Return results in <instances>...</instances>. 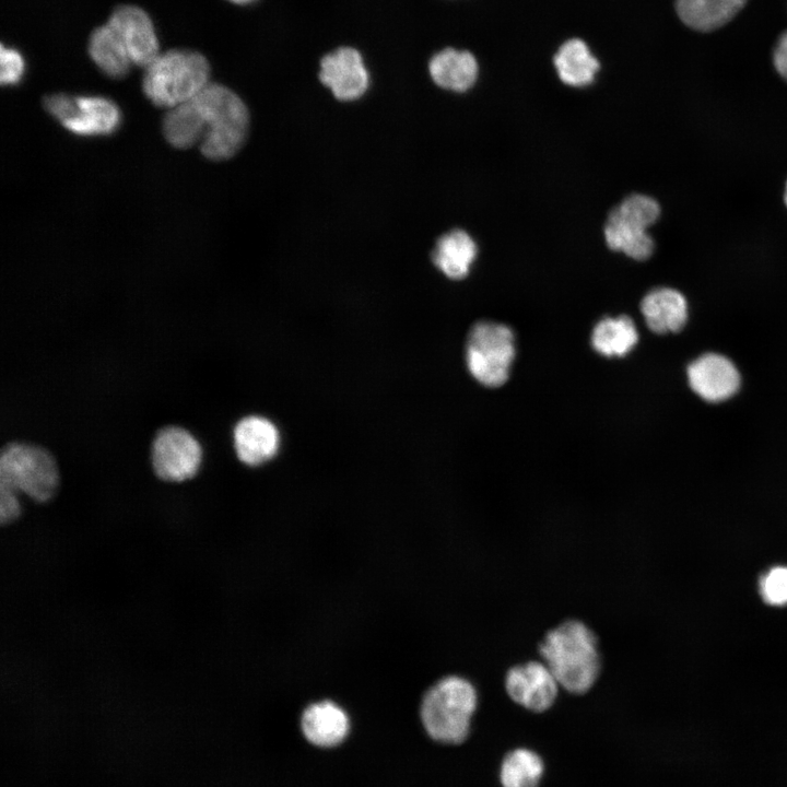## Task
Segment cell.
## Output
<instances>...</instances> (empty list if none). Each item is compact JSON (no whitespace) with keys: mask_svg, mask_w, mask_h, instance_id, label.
I'll use <instances>...</instances> for the list:
<instances>
[{"mask_svg":"<svg viewBox=\"0 0 787 787\" xmlns=\"http://www.w3.org/2000/svg\"><path fill=\"white\" fill-rule=\"evenodd\" d=\"M538 654L561 689L573 695L589 692L602 672L599 638L579 619L569 618L549 629L538 644Z\"/></svg>","mask_w":787,"mask_h":787,"instance_id":"obj_1","label":"cell"},{"mask_svg":"<svg viewBox=\"0 0 787 787\" xmlns=\"http://www.w3.org/2000/svg\"><path fill=\"white\" fill-rule=\"evenodd\" d=\"M479 704L474 683L466 676L448 672L421 693L416 718L422 732L444 745L462 743L469 736Z\"/></svg>","mask_w":787,"mask_h":787,"instance_id":"obj_2","label":"cell"},{"mask_svg":"<svg viewBox=\"0 0 787 787\" xmlns=\"http://www.w3.org/2000/svg\"><path fill=\"white\" fill-rule=\"evenodd\" d=\"M192 101L201 116V153L212 161L234 156L248 132L249 113L245 103L219 83H209Z\"/></svg>","mask_w":787,"mask_h":787,"instance_id":"obj_3","label":"cell"},{"mask_svg":"<svg viewBox=\"0 0 787 787\" xmlns=\"http://www.w3.org/2000/svg\"><path fill=\"white\" fill-rule=\"evenodd\" d=\"M209 79L210 64L201 52L173 48L144 68L142 91L153 105L171 109L198 95Z\"/></svg>","mask_w":787,"mask_h":787,"instance_id":"obj_4","label":"cell"},{"mask_svg":"<svg viewBox=\"0 0 787 787\" xmlns=\"http://www.w3.org/2000/svg\"><path fill=\"white\" fill-rule=\"evenodd\" d=\"M0 484L31 501H51L61 485V470L55 454L27 439H9L0 448Z\"/></svg>","mask_w":787,"mask_h":787,"instance_id":"obj_5","label":"cell"},{"mask_svg":"<svg viewBox=\"0 0 787 787\" xmlns=\"http://www.w3.org/2000/svg\"><path fill=\"white\" fill-rule=\"evenodd\" d=\"M660 205L644 193L625 197L609 213L603 233L607 246L634 260H646L655 250L648 228L660 216Z\"/></svg>","mask_w":787,"mask_h":787,"instance_id":"obj_6","label":"cell"},{"mask_svg":"<svg viewBox=\"0 0 787 787\" xmlns=\"http://www.w3.org/2000/svg\"><path fill=\"white\" fill-rule=\"evenodd\" d=\"M204 449L200 439L187 427L165 424L153 434L148 448L151 473L165 483L192 481L201 471Z\"/></svg>","mask_w":787,"mask_h":787,"instance_id":"obj_7","label":"cell"},{"mask_svg":"<svg viewBox=\"0 0 787 787\" xmlns=\"http://www.w3.org/2000/svg\"><path fill=\"white\" fill-rule=\"evenodd\" d=\"M515 356V340L509 327L479 321L466 343V363L470 374L488 387L502 386L508 378Z\"/></svg>","mask_w":787,"mask_h":787,"instance_id":"obj_8","label":"cell"},{"mask_svg":"<svg viewBox=\"0 0 787 787\" xmlns=\"http://www.w3.org/2000/svg\"><path fill=\"white\" fill-rule=\"evenodd\" d=\"M354 729L348 707L332 697H318L306 703L297 717L298 736L318 752H332L346 744Z\"/></svg>","mask_w":787,"mask_h":787,"instance_id":"obj_9","label":"cell"},{"mask_svg":"<svg viewBox=\"0 0 787 787\" xmlns=\"http://www.w3.org/2000/svg\"><path fill=\"white\" fill-rule=\"evenodd\" d=\"M508 697L531 713L549 710L561 689L554 674L541 659H529L510 666L503 680Z\"/></svg>","mask_w":787,"mask_h":787,"instance_id":"obj_10","label":"cell"},{"mask_svg":"<svg viewBox=\"0 0 787 787\" xmlns=\"http://www.w3.org/2000/svg\"><path fill=\"white\" fill-rule=\"evenodd\" d=\"M686 380L691 390L710 403L733 397L741 386V375L736 364L726 355L707 352L686 367Z\"/></svg>","mask_w":787,"mask_h":787,"instance_id":"obj_11","label":"cell"},{"mask_svg":"<svg viewBox=\"0 0 787 787\" xmlns=\"http://www.w3.org/2000/svg\"><path fill=\"white\" fill-rule=\"evenodd\" d=\"M107 23L119 36L134 66L145 68L160 54L154 23L142 8L120 4L111 11Z\"/></svg>","mask_w":787,"mask_h":787,"instance_id":"obj_12","label":"cell"},{"mask_svg":"<svg viewBox=\"0 0 787 787\" xmlns=\"http://www.w3.org/2000/svg\"><path fill=\"white\" fill-rule=\"evenodd\" d=\"M319 80L342 102L360 98L369 85L362 55L351 47L338 48L321 59Z\"/></svg>","mask_w":787,"mask_h":787,"instance_id":"obj_13","label":"cell"},{"mask_svg":"<svg viewBox=\"0 0 787 787\" xmlns=\"http://www.w3.org/2000/svg\"><path fill=\"white\" fill-rule=\"evenodd\" d=\"M236 458L243 465L255 468L271 460L280 447V432L269 419L244 415L236 421L231 434Z\"/></svg>","mask_w":787,"mask_h":787,"instance_id":"obj_14","label":"cell"},{"mask_svg":"<svg viewBox=\"0 0 787 787\" xmlns=\"http://www.w3.org/2000/svg\"><path fill=\"white\" fill-rule=\"evenodd\" d=\"M641 312L648 328L659 334L679 332L689 318L685 296L667 286L650 290L641 302Z\"/></svg>","mask_w":787,"mask_h":787,"instance_id":"obj_15","label":"cell"},{"mask_svg":"<svg viewBox=\"0 0 787 787\" xmlns=\"http://www.w3.org/2000/svg\"><path fill=\"white\" fill-rule=\"evenodd\" d=\"M121 124V111L110 98L96 95L75 96L74 114L63 127L78 136H107Z\"/></svg>","mask_w":787,"mask_h":787,"instance_id":"obj_16","label":"cell"},{"mask_svg":"<svg viewBox=\"0 0 787 787\" xmlns=\"http://www.w3.org/2000/svg\"><path fill=\"white\" fill-rule=\"evenodd\" d=\"M428 71L439 87L462 93L475 83L479 67L471 52L446 48L431 58Z\"/></svg>","mask_w":787,"mask_h":787,"instance_id":"obj_17","label":"cell"},{"mask_svg":"<svg viewBox=\"0 0 787 787\" xmlns=\"http://www.w3.org/2000/svg\"><path fill=\"white\" fill-rule=\"evenodd\" d=\"M478 255L473 238L461 228H454L442 235L432 251L436 268L451 280L468 275Z\"/></svg>","mask_w":787,"mask_h":787,"instance_id":"obj_18","label":"cell"},{"mask_svg":"<svg viewBox=\"0 0 787 787\" xmlns=\"http://www.w3.org/2000/svg\"><path fill=\"white\" fill-rule=\"evenodd\" d=\"M87 52L96 67L111 79L125 78L133 64L119 36L107 22L91 32Z\"/></svg>","mask_w":787,"mask_h":787,"instance_id":"obj_19","label":"cell"},{"mask_svg":"<svg viewBox=\"0 0 787 787\" xmlns=\"http://www.w3.org/2000/svg\"><path fill=\"white\" fill-rule=\"evenodd\" d=\"M747 0H676L681 21L689 27L709 32L728 23Z\"/></svg>","mask_w":787,"mask_h":787,"instance_id":"obj_20","label":"cell"},{"mask_svg":"<svg viewBox=\"0 0 787 787\" xmlns=\"http://www.w3.org/2000/svg\"><path fill=\"white\" fill-rule=\"evenodd\" d=\"M554 67L563 83L584 87L594 82L600 64L585 42L572 38L559 48Z\"/></svg>","mask_w":787,"mask_h":787,"instance_id":"obj_21","label":"cell"},{"mask_svg":"<svg viewBox=\"0 0 787 787\" xmlns=\"http://www.w3.org/2000/svg\"><path fill=\"white\" fill-rule=\"evenodd\" d=\"M637 341L635 322L626 315L601 319L591 334L594 349L608 357L626 355Z\"/></svg>","mask_w":787,"mask_h":787,"instance_id":"obj_22","label":"cell"},{"mask_svg":"<svg viewBox=\"0 0 787 787\" xmlns=\"http://www.w3.org/2000/svg\"><path fill=\"white\" fill-rule=\"evenodd\" d=\"M163 133L176 149H188L202 139L200 113L192 98L168 109L163 119Z\"/></svg>","mask_w":787,"mask_h":787,"instance_id":"obj_23","label":"cell"},{"mask_svg":"<svg viewBox=\"0 0 787 787\" xmlns=\"http://www.w3.org/2000/svg\"><path fill=\"white\" fill-rule=\"evenodd\" d=\"M543 772L542 759L531 750L519 748L504 757L500 779L503 787H538Z\"/></svg>","mask_w":787,"mask_h":787,"instance_id":"obj_24","label":"cell"},{"mask_svg":"<svg viewBox=\"0 0 787 787\" xmlns=\"http://www.w3.org/2000/svg\"><path fill=\"white\" fill-rule=\"evenodd\" d=\"M760 592L768 604H787V566L773 567L762 575Z\"/></svg>","mask_w":787,"mask_h":787,"instance_id":"obj_25","label":"cell"},{"mask_svg":"<svg viewBox=\"0 0 787 787\" xmlns=\"http://www.w3.org/2000/svg\"><path fill=\"white\" fill-rule=\"evenodd\" d=\"M0 81L2 85L17 84L25 73V60L22 54L12 47L1 44L0 49Z\"/></svg>","mask_w":787,"mask_h":787,"instance_id":"obj_26","label":"cell"},{"mask_svg":"<svg viewBox=\"0 0 787 787\" xmlns=\"http://www.w3.org/2000/svg\"><path fill=\"white\" fill-rule=\"evenodd\" d=\"M43 104L44 108L62 124L74 114L75 96L64 93H55L45 96Z\"/></svg>","mask_w":787,"mask_h":787,"instance_id":"obj_27","label":"cell"},{"mask_svg":"<svg viewBox=\"0 0 787 787\" xmlns=\"http://www.w3.org/2000/svg\"><path fill=\"white\" fill-rule=\"evenodd\" d=\"M22 505L20 494L13 489L0 484V521L10 524L21 515Z\"/></svg>","mask_w":787,"mask_h":787,"instance_id":"obj_28","label":"cell"},{"mask_svg":"<svg viewBox=\"0 0 787 787\" xmlns=\"http://www.w3.org/2000/svg\"><path fill=\"white\" fill-rule=\"evenodd\" d=\"M776 71L787 81V32L778 38L773 52Z\"/></svg>","mask_w":787,"mask_h":787,"instance_id":"obj_29","label":"cell"},{"mask_svg":"<svg viewBox=\"0 0 787 787\" xmlns=\"http://www.w3.org/2000/svg\"><path fill=\"white\" fill-rule=\"evenodd\" d=\"M227 1H230L234 4L245 5V4L252 3L256 0H227Z\"/></svg>","mask_w":787,"mask_h":787,"instance_id":"obj_30","label":"cell"},{"mask_svg":"<svg viewBox=\"0 0 787 787\" xmlns=\"http://www.w3.org/2000/svg\"><path fill=\"white\" fill-rule=\"evenodd\" d=\"M784 202L787 207V181H786L785 191H784Z\"/></svg>","mask_w":787,"mask_h":787,"instance_id":"obj_31","label":"cell"}]
</instances>
